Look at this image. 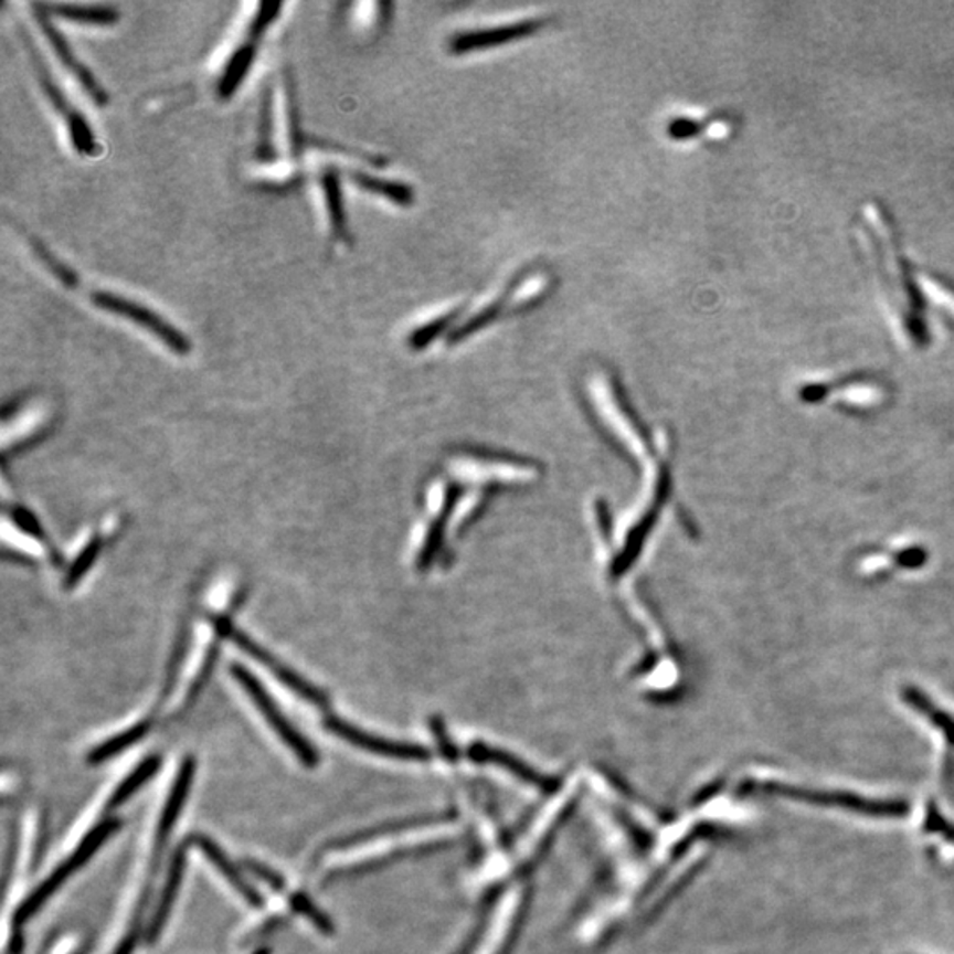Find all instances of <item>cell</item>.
<instances>
[{
    "label": "cell",
    "mask_w": 954,
    "mask_h": 954,
    "mask_svg": "<svg viewBox=\"0 0 954 954\" xmlns=\"http://www.w3.org/2000/svg\"><path fill=\"white\" fill-rule=\"evenodd\" d=\"M751 788L762 794L774 795L782 799L813 804L822 808L844 809V812L866 815V817H903L909 812V804L894 799H873L862 795L841 791H822L809 786L791 785L783 782H764L751 785Z\"/></svg>",
    "instance_id": "1"
},
{
    "label": "cell",
    "mask_w": 954,
    "mask_h": 954,
    "mask_svg": "<svg viewBox=\"0 0 954 954\" xmlns=\"http://www.w3.org/2000/svg\"><path fill=\"white\" fill-rule=\"evenodd\" d=\"M230 674L237 680L239 685L243 686L247 697L252 698V702L255 703L256 709L261 711L265 721L271 724V729L276 732V735L290 748L292 753L306 767H317L318 753L314 744L288 721L287 716L279 711L278 703L274 702L273 697L267 693V689L264 688L261 680L256 679L252 671L247 670L243 665H239V662H232Z\"/></svg>",
    "instance_id": "2"
},
{
    "label": "cell",
    "mask_w": 954,
    "mask_h": 954,
    "mask_svg": "<svg viewBox=\"0 0 954 954\" xmlns=\"http://www.w3.org/2000/svg\"><path fill=\"white\" fill-rule=\"evenodd\" d=\"M214 629H216L218 635L225 636V638H229L232 644L237 645L239 649L246 653L250 658L256 659V661L264 665L265 668H269V670L273 671V676L276 677L282 685L287 686L292 693H296L297 697L303 698L306 702L320 707V709H326V707L329 706V698H327V695L324 693L322 689L311 685L309 680H306L305 677L297 674L296 670H292V668L287 667L285 662L274 658L269 650H265L262 645L252 640L246 633L241 632V629H237L234 624L230 623V618H214Z\"/></svg>",
    "instance_id": "3"
},
{
    "label": "cell",
    "mask_w": 954,
    "mask_h": 954,
    "mask_svg": "<svg viewBox=\"0 0 954 954\" xmlns=\"http://www.w3.org/2000/svg\"><path fill=\"white\" fill-rule=\"evenodd\" d=\"M117 829H119V820L117 818H110V820H105L99 826L94 827L82 839V844L76 847L73 856L66 859L64 865L59 866L57 870L53 871L49 879L44 880L40 888L35 889L31 897L23 901V905L17 912V923L29 921L57 892L62 883L66 882L76 870H80Z\"/></svg>",
    "instance_id": "4"
},
{
    "label": "cell",
    "mask_w": 954,
    "mask_h": 954,
    "mask_svg": "<svg viewBox=\"0 0 954 954\" xmlns=\"http://www.w3.org/2000/svg\"><path fill=\"white\" fill-rule=\"evenodd\" d=\"M91 297H93V303L97 308L128 318L137 326L144 327L150 335L158 336L159 341H163L168 349H172L179 356L190 353L191 341L188 340V336L182 335L179 329H176L172 324H168L152 309L138 305L135 300L124 299L112 292H93Z\"/></svg>",
    "instance_id": "5"
},
{
    "label": "cell",
    "mask_w": 954,
    "mask_h": 954,
    "mask_svg": "<svg viewBox=\"0 0 954 954\" xmlns=\"http://www.w3.org/2000/svg\"><path fill=\"white\" fill-rule=\"evenodd\" d=\"M34 9L35 20L40 23L41 31L46 35V40L52 44L53 52L57 53V57L61 59V62L66 66V70L75 75L80 85L87 91L91 99H93L97 106H105L106 103H108V94L103 91L102 85L97 84L93 73H91L84 64H80V62L76 61L75 53L71 52L70 44L64 40V35H62L61 32L52 25V22L49 20V13L44 11L43 6H34Z\"/></svg>",
    "instance_id": "6"
},
{
    "label": "cell",
    "mask_w": 954,
    "mask_h": 954,
    "mask_svg": "<svg viewBox=\"0 0 954 954\" xmlns=\"http://www.w3.org/2000/svg\"><path fill=\"white\" fill-rule=\"evenodd\" d=\"M324 727L329 732L338 735V738L343 739V741L350 742V744L361 748V750L371 751V753L394 756V759H415V756L423 755V751L417 750V748L402 744V742L385 741V739L375 738V735L362 732L358 727H353V724L347 723V721L340 720V718H335V716H329L324 721Z\"/></svg>",
    "instance_id": "7"
},
{
    "label": "cell",
    "mask_w": 954,
    "mask_h": 954,
    "mask_svg": "<svg viewBox=\"0 0 954 954\" xmlns=\"http://www.w3.org/2000/svg\"><path fill=\"white\" fill-rule=\"evenodd\" d=\"M190 841L200 848V852L208 857L212 865L216 866V870L220 871V873L223 875L230 883H232V888H234L235 891H237L239 894L250 903V905L255 907V909H262L264 900H262L261 892L256 891L252 883L244 879L241 870H239L237 866L232 862V859L221 850L220 845H218L214 839H211L205 835H194L191 836Z\"/></svg>",
    "instance_id": "8"
},
{
    "label": "cell",
    "mask_w": 954,
    "mask_h": 954,
    "mask_svg": "<svg viewBox=\"0 0 954 954\" xmlns=\"http://www.w3.org/2000/svg\"><path fill=\"white\" fill-rule=\"evenodd\" d=\"M186 852H188V848L182 845L173 854L172 865H170V870H168L167 883H165L163 892H161V898H159L158 909H156L155 918H152V923H150V942L158 941V936L163 932L165 924H167L170 912H172L173 903H176L177 894H179V888H181L182 877H184Z\"/></svg>",
    "instance_id": "9"
},
{
    "label": "cell",
    "mask_w": 954,
    "mask_h": 954,
    "mask_svg": "<svg viewBox=\"0 0 954 954\" xmlns=\"http://www.w3.org/2000/svg\"><path fill=\"white\" fill-rule=\"evenodd\" d=\"M194 771H197V764H194L193 756L182 760L176 782L172 785V791L168 794L167 803H165L163 812H161V818H159V838H167L168 833L176 826L177 818L181 815L186 799L190 795Z\"/></svg>",
    "instance_id": "10"
},
{
    "label": "cell",
    "mask_w": 954,
    "mask_h": 954,
    "mask_svg": "<svg viewBox=\"0 0 954 954\" xmlns=\"http://www.w3.org/2000/svg\"><path fill=\"white\" fill-rule=\"evenodd\" d=\"M539 23L523 22L512 23V25L497 26L494 31L467 32V34L458 35L451 43V50L456 53L473 52V50L488 49V46H497V44L506 43V41L518 40L523 35L532 34Z\"/></svg>",
    "instance_id": "11"
},
{
    "label": "cell",
    "mask_w": 954,
    "mask_h": 954,
    "mask_svg": "<svg viewBox=\"0 0 954 954\" xmlns=\"http://www.w3.org/2000/svg\"><path fill=\"white\" fill-rule=\"evenodd\" d=\"M255 55V41H247L246 44L239 46L232 53V57L226 62L225 71H223V75H221L220 82H218V94H220L221 99H230V97L234 96L235 91L241 87L247 73L252 70Z\"/></svg>",
    "instance_id": "12"
},
{
    "label": "cell",
    "mask_w": 954,
    "mask_h": 954,
    "mask_svg": "<svg viewBox=\"0 0 954 954\" xmlns=\"http://www.w3.org/2000/svg\"><path fill=\"white\" fill-rule=\"evenodd\" d=\"M43 9L49 14H55L71 22L93 23V25H112L119 22V11L112 6L49 4L43 6Z\"/></svg>",
    "instance_id": "13"
},
{
    "label": "cell",
    "mask_w": 954,
    "mask_h": 954,
    "mask_svg": "<svg viewBox=\"0 0 954 954\" xmlns=\"http://www.w3.org/2000/svg\"><path fill=\"white\" fill-rule=\"evenodd\" d=\"M150 723L149 721H141V723L135 724L131 729L124 730L119 735H114V738L106 739L105 742H102L99 746L94 748L91 751V755H88V762L91 764H103L106 760L114 759V756L120 755L123 751L131 748L132 744H137L138 741L146 738L147 732H149Z\"/></svg>",
    "instance_id": "14"
},
{
    "label": "cell",
    "mask_w": 954,
    "mask_h": 954,
    "mask_svg": "<svg viewBox=\"0 0 954 954\" xmlns=\"http://www.w3.org/2000/svg\"><path fill=\"white\" fill-rule=\"evenodd\" d=\"M159 767H161V756H147L144 762H140L137 767L132 768L131 774L117 786V791L112 795L110 808H119L126 801L131 799L132 795L137 794L141 786L146 785L150 777L158 773Z\"/></svg>",
    "instance_id": "15"
},
{
    "label": "cell",
    "mask_w": 954,
    "mask_h": 954,
    "mask_svg": "<svg viewBox=\"0 0 954 954\" xmlns=\"http://www.w3.org/2000/svg\"><path fill=\"white\" fill-rule=\"evenodd\" d=\"M352 179L358 182L362 190L380 194V197H384L398 205H411L412 203V190L402 182L388 181V179H379V177L367 176V173H353Z\"/></svg>",
    "instance_id": "16"
},
{
    "label": "cell",
    "mask_w": 954,
    "mask_h": 954,
    "mask_svg": "<svg viewBox=\"0 0 954 954\" xmlns=\"http://www.w3.org/2000/svg\"><path fill=\"white\" fill-rule=\"evenodd\" d=\"M324 193H326L327 211L331 220L332 234L338 239L347 237V220H344L343 199H341L340 181L335 172H326L322 177Z\"/></svg>",
    "instance_id": "17"
},
{
    "label": "cell",
    "mask_w": 954,
    "mask_h": 954,
    "mask_svg": "<svg viewBox=\"0 0 954 954\" xmlns=\"http://www.w3.org/2000/svg\"><path fill=\"white\" fill-rule=\"evenodd\" d=\"M102 536H94V538L91 539L84 548H82V552L75 556V561L71 562L70 570H67L66 573V580H64V587L73 589L78 585L80 580L84 579L88 571L93 570L94 562L97 561V556L102 553Z\"/></svg>",
    "instance_id": "18"
},
{
    "label": "cell",
    "mask_w": 954,
    "mask_h": 954,
    "mask_svg": "<svg viewBox=\"0 0 954 954\" xmlns=\"http://www.w3.org/2000/svg\"><path fill=\"white\" fill-rule=\"evenodd\" d=\"M67 131H70L71 144L75 147L76 152L82 156H94L97 152V141L94 137V131L91 129V124L87 123L84 115L76 112L73 117L66 120Z\"/></svg>",
    "instance_id": "19"
},
{
    "label": "cell",
    "mask_w": 954,
    "mask_h": 954,
    "mask_svg": "<svg viewBox=\"0 0 954 954\" xmlns=\"http://www.w3.org/2000/svg\"><path fill=\"white\" fill-rule=\"evenodd\" d=\"M290 905L292 909L299 912L300 915H305L308 921L314 923V926L317 928L318 932H322L324 935H332L335 933V924H332L331 919L326 912L318 909L315 905L314 901L309 900L306 894L303 892H296V894H292L290 897Z\"/></svg>",
    "instance_id": "20"
},
{
    "label": "cell",
    "mask_w": 954,
    "mask_h": 954,
    "mask_svg": "<svg viewBox=\"0 0 954 954\" xmlns=\"http://www.w3.org/2000/svg\"><path fill=\"white\" fill-rule=\"evenodd\" d=\"M271 105H273V99H271V94L265 91L264 105H262L261 132H258V147H256V155H258V159H262V161H273L274 159L273 124H271L273 112H271Z\"/></svg>",
    "instance_id": "21"
},
{
    "label": "cell",
    "mask_w": 954,
    "mask_h": 954,
    "mask_svg": "<svg viewBox=\"0 0 954 954\" xmlns=\"http://www.w3.org/2000/svg\"><path fill=\"white\" fill-rule=\"evenodd\" d=\"M9 518L13 521V526L17 527L18 530H22L23 534L29 536V538L38 539L41 543L46 541V532H44L43 526H41L40 520L35 518L34 512L29 511V509L23 508V506H11L8 509Z\"/></svg>",
    "instance_id": "22"
},
{
    "label": "cell",
    "mask_w": 954,
    "mask_h": 954,
    "mask_svg": "<svg viewBox=\"0 0 954 954\" xmlns=\"http://www.w3.org/2000/svg\"><path fill=\"white\" fill-rule=\"evenodd\" d=\"M283 4L282 2H261L258 4V9H256L255 17H253L252 23H250V41L258 40L262 38L267 29L276 22V18L279 17V11H282Z\"/></svg>",
    "instance_id": "23"
},
{
    "label": "cell",
    "mask_w": 954,
    "mask_h": 954,
    "mask_svg": "<svg viewBox=\"0 0 954 954\" xmlns=\"http://www.w3.org/2000/svg\"><path fill=\"white\" fill-rule=\"evenodd\" d=\"M32 246H34L35 253H38L41 261L46 264V267H49V269L52 271V273L55 274V276H57L66 287L75 288L76 285H78L76 274L71 269H67L66 265L62 264V262H59L57 258H55V256H53L52 253H50L49 250L40 243V241L32 239Z\"/></svg>",
    "instance_id": "24"
},
{
    "label": "cell",
    "mask_w": 954,
    "mask_h": 954,
    "mask_svg": "<svg viewBox=\"0 0 954 954\" xmlns=\"http://www.w3.org/2000/svg\"><path fill=\"white\" fill-rule=\"evenodd\" d=\"M243 865L250 873L255 875L256 879L267 883L274 891H283V889L287 888V882H285L282 875L278 871H274L269 866L264 865V862L255 861V859H244Z\"/></svg>",
    "instance_id": "25"
},
{
    "label": "cell",
    "mask_w": 954,
    "mask_h": 954,
    "mask_svg": "<svg viewBox=\"0 0 954 954\" xmlns=\"http://www.w3.org/2000/svg\"><path fill=\"white\" fill-rule=\"evenodd\" d=\"M218 658V645H212L211 649H209L208 656H205V661H203L202 670H200V676L194 680V685L191 686L190 691V700H193L199 693L202 686L208 682V677L211 676L212 668L216 665Z\"/></svg>",
    "instance_id": "26"
},
{
    "label": "cell",
    "mask_w": 954,
    "mask_h": 954,
    "mask_svg": "<svg viewBox=\"0 0 954 954\" xmlns=\"http://www.w3.org/2000/svg\"><path fill=\"white\" fill-rule=\"evenodd\" d=\"M135 945H137V939H135V935L126 936V939L120 942L119 947L115 950L114 954H132Z\"/></svg>",
    "instance_id": "27"
},
{
    "label": "cell",
    "mask_w": 954,
    "mask_h": 954,
    "mask_svg": "<svg viewBox=\"0 0 954 954\" xmlns=\"http://www.w3.org/2000/svg\"><path fill=\"white\" fill-rule=\"evenodd\" d=\"M255 954H271V950H267V947H264V950L256 951Z\"/></svg>",
    "instance_id": "28"
}]
</instances>
